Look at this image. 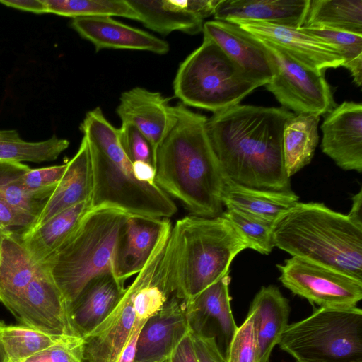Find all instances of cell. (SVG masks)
<instances>
[{
	"mask_svg": "<svg viewBox=\"0 0 362 362\" xmlns=\"http://www.w3.org/2000/svg\"><path fill=\"white\" fill-rule=\"evenodd\" d=\"M294 115L284 107L240 104L214 113L206 129L224 175L252 188L291 190L283 134Z\"/></svg>",
	"mask_w": 362,
	"mask_h": 362,
	"instance_id": "6da1fadb",
	"label": "cell"
},
{
	"mask_svg": "<svg viewBox=\"0 0 362 362\" xmlns=\"http://www.w3.org/2000/svg\"><path fill=\"white\" fill-rule=\"evenodd\" d=\"M175 109L176 122L157 150L155 183L191 215L219 216L226 175L208 135L207 118L181 103Z\"/></svg>",
	"mask_w": 362,
	"mask_h": 362,
	"instance_id": "7a4b0ae2",
	"label": "cell"
},
{
	"mask_svg": "<svg viewBox=\"0 0 362 362\" xmlns=\"http://www.w3.org/2000/svg\"><path fill=\"white\" fill-rule=\"evenodd\" d=\"M88 144L93 177L91 209L107 206L127 214L169 218L176 204L156 184L138 181L119 139L118 129L100 107L88 112L80 125Z\"/></svg>",
	"mask_w": 362,
	"mask_h": 362,
	"instance_id": "3957f363",
	"label": "cell"
},
{
	"mask_svg": "<svg viewBox=\"0 0 362 362\" xmlns=\"http://www.w3.org/2000/svg\"><path fill=\"white\" fill-rule=\"evenodd\" d=\"M274 247L362 281V224L322 203L298 202L274 223Z\"/></svg>",
	"mask_w": 362,
	"mask_h": 362,
	"instance_id": "277c9868",
	"label": "cell"
},
{
	"mask_svg": "<svg viewBox=\"0 0 362 362\" xmlns=\"http://www.w3.org/2000/svg\"><path fill=\"white\" fill-rule=\"evenodd\" d=\"M170 266L175 294L186 305L229 274L235 257L247 243L222 216H186L172 226Z\"/></svg>",
	"mask_w": 362,
	"mask_h": 362,
	"instance_id": "5b68a950",
	"label": "cell"
},
{
	"mask_svg": "<svg viewBox=\"0 0 362 362\" xmlns=\"http://www.w3.org/2000/svg\"><path fill=\"white\" fill-rule=\"evenodd\" d=\"M127 214L112 207L91 209L45 263L67 301L93 277L112 271V258Z\"/></svg>",
	"mask_w": 362,
	"mask_h": 362,
	"instance_id": "8992f818",
	"label": "cell"
},
{
	"mask_svg": "<svg viewBox=\"0 0 362 362\" xmlns=\"http://www.w3.org/2000/svg\"><path fill=\"white\" fill-rule=\"evenodd\" d=\"M262 86L214 41L204 37L201 45L180 64L173 90L185 106L216 113L240 104Z\"/></svg>",
	"mask_w": 362,
	"mask_h": 362,
	"instance_id": "52a82bcc",
	"label": "cell"
},
{
	"mask_svg": "<svg viewBox=\"0 0 362 362\" xmlns=\"http://www.w3.org/2000/svg\"><path fill=\"white\" fill-rule=\"evenodd\" d=\"M296 362L362 360V310L322 308L288 325L279 343Z\"/></svg>",
	"mask_w": 362,
	"mask_h": 362,
	"instance_id": "ba28073f",
	"label": "cell"
},
{
	"mask_svg": "<svg viewBox=\"0 0 362 362\" xmlns=\"http://www.w3.org/2000/svg\"><path fill=\"white\" fill-rule=\"evenodd\" d=\"M261 41L267 48L274 66V75L265 86L284 108L293 111L295 115L320 116L336 107L323 72L305 66L280 47Z\"/></svg>",
	"mask_w": 362,
	"mask_h": 362,
	"instance_id": "9c48e42d",
	"label": "cell"
},
{
	"mask_svg": "<svg viewBox=\"0 0 362 362\" xmlns=\"http://www.w3.org/2000/svg\"><path fill=\"white\" fill-rule=\"evenodd\" d=\"M276 267L286 288L322 308L354 307L362 299V281L336 270L296 257Z\"/></svg>",
	"mask_w": 362,
	"mask_h": 362,
	"instance_id": "30bf717a",
	"label": "cell"
},
{
	"mask_svg": "<svg viewBox=\"0 0 362 362\" xmlns=\"http://www.w3.org/2000/svg\"><path fill=\"white\" fill-rule=\"evenodd\" d=\"M9 311L27 327L52 334L81 337L71 319L70 303L45 262Z\"/></svg>",
	"mask_w": 362,
	"mask_h": 362,
	"instance_id": "8fae6325",
	"label": "cell"
},
{
	"mask_svg": "<svg viewBox=\"0 0 362 362\" xmlns=\"http://www.w3.org/2000/svg\"><path fill=\"white\" fill-rule=\"evenodd\" d=\"M261 40L276 45L300 64L325 73L329 68L342 66L343 57L335 47L298 28L280 26L252 21L233 20Z\"/></svg>",
	"mask_w": 362,
	"mask_h": 362,
	"instance_id": "7c38bea8",
	"label": "cell"
},
{
	"mask_svg": "<svg viewBox=\"0 0 362 362\" xmlns=\"http://www.w3.org/2000/svg\"><path fill=\"white\" fill-rule=\"evenodd\" d=\"M321 148L345 170L362 172V105L344 101L327 113L321 125Z\"/></svg>",
	"mask_w": 362,
	"mask_h": 362,
	"instance_id": "4fadbf2b",
	"label": "cell"
},
{
	"mask_svg": "<svg viewBox=\"0 0 362 362\" xmlns=\"http://www.w3.org/2000/svg\"><path fill=\"white\" fill-rule=\"evenodd\" d=\"M190 330L186 303L174 293L141 327L134 362L167 359Z\"/></svg>",
	"mask_w": 362,
	"mask_h": 362,
	"instance_id": "5bb4252c",
	"label": "cell"
},
{
	"mask_svg": "<svg viewBox=\"0 0 362 362\" xmlns=\"http://www.w3.org/2000/svg\"><path fill=\"white\" fill-rule=\"evenodd\" d=\"M170 223L169 218L127 214L112 262V272L118 280L124 283L141 270Z\"/></svg>",
	"mask_w": 362,
	"mask_h": 362,
	"instance_id": "9a60e30c",
	"label": "cell"
},
{
	"mask_svg": "<svg viewBox=\"0 0 362 362\" xmlns=\"http://www.w3.org/2000/svg\"><path fill=\"white\" fill-rule=\"evenodd\" d=\"M159 92L135 87L123 92L116 112L122 123L137 127L148 139L156 153L177 120L175 106Z\"/></svg>",
	"mask_w": 362,
	"mask_h": 362,
	"instance_id": "2e32d148",
	"label": "cell"
},
{
	"mask_svg": "<svg viewBox=\"0 0 362 362\" xmlns=\"http://www.w3.org/2000/svg\"><path fill=\"white\" fill-rule=\"evenodd\" d=\"M204 37L214 41L242 69L265 86L274 75V66L264 43L233 23L209 21L204 23Z\"/></svg>",
	"mask_w": 362,
	"mask_h": 362,
	"instance_id": "e0dca14e",
	"label": "cell"
},
{
	"mask_svg": "<svg viewBox=\"0 0 362 362\" xmlns=\"http://www.w3.org/2000/svg\"><path fill=\"white\" fill-rule=\"evenodd\" d=\"M71 26L81 37L90 42L96 52L103 49H127L165 54L170 49L166 41L111 16L75 18H72Z\"/></svg>",
	"mask_w": 362,
	"mask_h": 362,
	"instance_id": "ac0fdd59",
	"label": "cell"
},
{
	"mask_svg": "<svg viewBox=\"0 0 362 362\" xmlns=\"http://www.w3.org/2000/svg\"><path fill=\"white\" fill-rule=\"evenodd\" d=\"M135 326L132 292L128 286L109 315L83 337L84 361L118 362Z\"/></svg>",
	"mask_w": 362,
	"mask_h": 362,
	"instance_id": "d6986e66",
	"label": "cell"
},
{
	"mask_svg": "<svg viewBox=\"0 0 362 362\" xmlns=\"http://www.w3.org/2000/svg\"><path fill=\"white\" fill-rule=\"evenodd\" d=\"M112 271L91 279L70 303V315L79 336L83 337L114 310L125 288Z\"/></svg>",
	"mask_w": 362,
	"mask_h": 362,
	"instance_id": "ffe728a7",
	"label": "cell"
},
{
	"mask_svg": "<svg viewBox=\"0 0 362 362\" xmlns=\"http://www.w3.org/2000/svg\"><path fill=\"white\" fill-rule=\"evenodd\" d=\"M228 274L207 287L186 305L192 331L203 333L208 324L215 325L222 345L221 353L225 357L238 329L230 307Z\"/></svg>",
	"mask_w": 362,
	"mask_h": 362,
	"instance_id": "44dd1931",
	"label": "cell"
},
{
	"mask_svg": "<svg viewBox=\"0 0 362 362\" xmlns=\"http://www.w3.org/2000/svg\"><path fill=\"white\" fill-rule=\"evenodd\" d=\"M310 0H221L215 20L252 21L299 28L303 26Z\"/></svg>",
	"mask_w": 362,
	"mask_h": 362,
	"instance_id": "7402d4cb",
	"label": "cell"
},
{
	"mask_svg": "<svg viewBox=\"0 0 362 362\" xmlns=\"http://www.w3.org/2000/svg\"><path fill=\"white\" fill-rule=\"evenodd\" d=\"M66 163V170L59 185L49 198L44 202L35 222L26 230H33L56 214L81 202L90 200L93 177L89 150L85 138L83 137L77 153Z\"/></svg>",
	"mask_w": 362,
	"mask_h": 362,
	"instance_id": "603a6c76",
	"label": "cell"
},
{
	"mask_svg": "<svg viewBox=\"0 0 362 362\" xmlns=\"http://www.w3.org/2000/svg\"><path fill=\"white\" fill-rule=\"evenodd\" d=\"M248 312L253 315L257 362H268L274 347L279 344L288 325V300L276 286H263L253 298Z\"/></svg>",
	"mask_w": 362,
	"mask_h": 362,
	"instance_id": "cb8c5ba5",
	"label": "cell"
},
{
	"mask_svg": "<svg viewBox=\"0 0 362 362\" xmlns=\"http://www.w3.org/2000/svg\"><path fill=\"white\" fill-rule=\"evenodd\" d=\"M19 233L11 232L3 239L0 252V302L8 310L40 271Z\"/></svg>",
	"mask_w": 362,
	"mask_h": 362,
	"instance_id": "d4e9b609",
	"label": "cell"
},
{
	"mask_svg": "<svg viewBox=\"0 0 362 362\" xmlns=\"http://www.w3.org/2000/svg\"><path fill=\"white\" fill-rule=\"evenodd\" d=\"M299 197L291 190L256 189L238 184L225 177L221 201L223 206L247 212L274 222L294 206Z\"/></svg>",
	"mask_w": 362,
	"mask_h": 362,
	"instance_id": "484cf974",
	"label": "cell"
},
{
	"mask_svg": "<svg viewBox=\"0 0 362 362\" xmlns=\"http://www.w3.org/2000/svg\"><path fill=\"white\" fill-rule=\"evenodd\" d=\"M90 209V200L85 201L56 214L33 230L21 233L33 258L45 262L70 237Z\"/></svg>",
	"mask_w": 362,
	"mask_h": 362,
	"instance_id": "4316f807",
	"label": "cell"
},
{
	"mask_svg": "<svg viewBox=\"0 0 362 362\" xmlns=\"http://www.w3.org/2000/svg\"><path fill=\"white\" fill-rule=\"evenodd\" d=\"M127 2L145 27L160 34L166 35L180 31L196 35L202 32L204 20L191 11L187 0H127Z\"/></svg>",
	"mask_w": 362,
	"mask_h": 362,
	"instance_id": "83f0119b",
	"label": "cell"
},
{
	"mask_svg": "<svg viewBox=\"0 0 362 362\" xmlns=\"http://www.w3.org/2000/svg\"><path fill=\"white\" fill-rule=\"evenodd\" d=\"M320 116L294 115L285 124L283 134L284 165L289 177L309 164L317 147Z\"/></svg>",
	"mask_w": 362,
	"mask_h": 362,
	"instance_id": "f1b7e54d",
	"label": "cell"
},
{
	"mask_svg": "<svg viewBox=\"0 0 362 362\" xmlns=\"http://www.w3.org/2000/svg\"><path fill=\"white\" fill-rule=\"evenodd\" d=\"M303 25L362 35V0H310Z\"/></svg>",
	"mask_w": 362,
	"mask_h": 362,
	"instance_id": "f546056e",
	"label": "cell"
},
{
	"mask_svg": "<svg viewBox=\"0 0 362 362\" xmlns=\"http://www.w3.org/2000/svg\"><path fill=\"white\" fill-rule=\"evenodd\" d=\"M69 141L56 136L38 142L22 139L16 130H0V160L48 162L56 160Z\"/></svg>",
	"mask_w": 362,
	"mask_h": 362,
	"instance_id": "4dcf8cb0",
	"label": "cell"
},
{
	"mask_svg": "<svg viewBox=\"0 0 362 362\" xmlns=\"http://www.w3.org/2000/svg\"><path fill=\"white\" fill-rule=\"evenodd\" d=\"M1 339L7 362H23L69 336L48 334L23 325L3 326Z\"/></svg>",
	"mask_w": 362,
	"mask_h": 362,
	"instance_id": "1f68e13d",
	"label": "cell"
},
{
	"mask_svg": "<svg viewBox=\"0 0 362 362\" xmlns=\"http://www.w3.org/2000/svg\"><path fill=\"white\" fill-rule=\"evenodd\" d=\"M47 13L72 18L120 16L139 21L127 0H45Z\"/></svg>",
	"mask_w": 362,
	"mask_h": 362,
	"instance_id": "d6a6232c",
	"label": "cell"
},
{
	"mask_svg": "<svg viewBox=\"0 0 362 362\" xmlns=\"http://www.w3.org/2000/svg\"><path fill=\"white\" fill-rule=\"evenodd\" d=\"M30 169L22 162L0 160V199L35 221L44 202L31 198L23 188V176Z\"/></svg>",
	"mask_w": 362,
	"mask_h": 362,
	"instance_id": "836d02e7",
	"label": "cell"
},
{
	"mask_svg": "<svg viewBox=\"0 0 362 362\" xmlns=\"http://www.w3.org/2000/svg\"><path fill=\"white\" fill-rule=\"evenodd\" d=\"M221 216L231 223L249 248L264 255L272 252L274 247L272 235L274 222L233 207H227Z\"/></svg>",
	"mask_w": 362,
	"mask_h": 362,
	"instance_id": "e575fe53",
	"label": "cell"
},
{
	"mask_svg": "<svg viewBox=\"0 0 362 362\" xmlns=\"http://www.w3.org/2000/svg\"><path fill=\"white\" fill-rule=\"evenodd\" d=\"M313 37L335 47L340 52L344 62L342 66L351 73L358 86L362 83V35L329 30L325 28H298Z\"/></svg>",
	"mask_w": 362,
	"mask_h": 362,
	"instance_id": "d590c367",
	"label": "cell"
},
{
	"mask_svg": "<svg viewBox=\"0 0 362 362\" xmlns=\"http://www.w3.org/2000/svg\"><path fill=\"white\" fill-rule=\"evenodd\" d=\"M67 168V163L30 169L22 178L25 192L33 199L45 202L55 190Z\"/></svg>",
	"mask_w": 362,
	"mask_h": 362,
	"instance_id": "8d00e7d4",
	"label": "cell"
},
{
	"mask_svg": "<svg viewBox=\"0 0 362 362\" xmlns=\"http://www.w3.org/2000/svg\"><path fill=\"white\" fill-rule=\"evenodd\" d=\"M257 345L253 315L248 312L243 323L238 329L228 347V362H257Z\"/></svg>",
	"mask_w": 362,
	"mask_h": 362,
	"instance_id": "74e56055",
	"label": "cell"
},
{
	"mask_svg": "<svg viewBox=\"0 0 362 362\" xmlns=\"http://www.w3.org/2000/svg\"><path fill=\"white\" fill-rule=\"evenodd\" d=\"M118 133L121 146L132 163L143 161L155 167L156 153L148 139L137 127L122 123Z\"/></svg>",
	"mask_w": 362,
	"mask_h": 362,
	"instance_id": "f35d334b",
	"label": "cell"
},
{
	"mask_svg": "<svg viewBox=\"0 0 362 362\" xmlns=\"http://www.w3.org/2000/svg\"><path fill=\"white\" fill-rule=\"evenodd\" d=\"M23 362H84V339L69 336Z\"/></svg>",
	"mask_w": 362,
	"mask_h": 362,
	"instance_id": "ab89813d",
	"label": "cell"
},
{
	"mask_svg": "<svg viewBox=\"0 0 362 362\" xmlns=\"http://www.w3.org/2000/svg\"><path fill=\"white\" fill-rule=\"evenodd\" d=\"M191 337L198 362H228L214 337L192 329Z\"/></svg>",
	"mask_w": 362,
	"mask_h": 362,
	"instance_id": "60d3db41",
	"label": "cell"
},
{
	"mask_svg": "<svg viewBox=\"0 0 362 362\" xmlns=\"http://www.w3.org/2000/svg\"><path fill=\"white\" fill-rule=\"evenodd\" d=\"M34 221L33 217L16 209L0 199V227L13 232L20 228L22 233L30 228Z\"/></svg>",
	"mask_w": 362,
	"mask_h": 362,
	"instance_id": "b9f144b4",
	"label": "cell"
},
{
	"mask_svg": "<svg viewBox=\"0 0 362 362\" xmlns=\"http://www.w3.org/2000/svg\"><path fill=\"white\" fill-rule=\"evenodd\" d=\"M165 362H198L190 332L184 337Z\"/></svg>",
	"mask_w": 362,
	"mask_h": 362,
	"instance_id": "7bdbcfd3",
	"label": "cell"
},
{
	"mask_svg": "<svg viewBox=\"0 0 362 362\" xmlns=\"http://www.w3.org/2000/svg\"><path fill=\"white\" fill-rule=\"evenodd\" d=\"M0 4L38 14L47 13L45 0H0Z\"/></svg>",
	"mask_w": 362,
	"mask_h": 362,
	"instance_id": "ee69618b",
	"label": "cell"
},
{
	"mask_svg": "<svg viewBox=\"0 0 362 362\" xmlns=\"http://www.w3.org/2000/svg\"><path fill=\"white\" fill-rule=\"evenodd\" d=\"M132 165L134 176L138 181L149 185L156 184V168L152 164L134 161Z\"/></svg>",
	"mask_w": 362,
	"mask_h": 362,
	"instance_id": "f6af8a7d",
	"label": "cell"
},
{
	"mask_svg": "<svg viewBox=\"0 0 362 362\" xmlns=\"http://www.w3.org/2000/svg\"><path fill=\"white\" fill-rule=\"evenodd\" d=\"M144 322H139L136 321L134 330L128 341L127 345L123 349L118 362H134L136 355V343L138 337L141 327Z\"/></svg>",
	"mask_w": 362,
	"mask_h": 362,
	"instance_id": "bcb514c9",
	"label": "cell"
},
{
	"mask_svg": "<svg viewBox=\"0 0 362 362\" xmlns=\"http://www.w3.org/2000/svg\"><path fill=\"white\" fill-rule=\"evenodd\" d=\"M353 204L347 214L355 222L362 224V189L352 197Z\"/></svg>",
	"mask_w": 362,
	"mask_h": 362,
	"instance_id": "7dc6e473",
	"label": "cell"
},
{
	"mask_svg": "<svg viewBox=\"0 0 362 362\" xmlns=\"http://www.w3.org/2000/svg\"><path fill=\"white\" fill-rule=\"evenodd\" d=\"M5 325L4 322L2 320H0V334L1 330L3 326ZM0 362H7V358L6 356V353L4 351V345L1 339V334H0Z\"/></svg>",
	"mask_w": 362,
	"mask_h": 362,
	"instance_id": "c3c4849f",
	"label": "cell"
},
{
	"mask_svg": "<svg viewBox=\"0 0 362 362\" xmlns=\"http://www.w3.org/2000/svg\"><path fill=\"white\" fill-rule=\"evenodd\" d=\"M11 232H12V231L0 227V252H1V243H2L3 239L6 237V235H7Z\"/></svg>",
	"mask_w": 362,
	"mask_h": 362,
	"instance_id": "681fc988",
	"label": "cell"
},
{
	"mask_svg": "<svg viewBox=\"0 0 362 362\" xmlns=\"http://www.w3.org/2000/svg\"><path fill=\"white\" fill-rule=\"evenodd\" d=\"M347 362H362V360H355V361H347Z\"/></svg>",
	"mask_w": 362,
	"mask_h": 362,
	"instance_id": "f907efd6",
	"label": "cell"
},
{
	"mask_svg": "<svg viewBox=\"0 0 362 362\" xmlns=\"http://www.w3.org/2000/svg\"><path fill=\"white\" fill-rule=\"evenodd\" d=\"M166 359L165 360H163V361H151V362H165Z\"/></svg>",
	"mask_w": 362,
	"mask_h": 362,
	"instance_id": "816d5d0a",
	"label": "cell"
}]
</instances>
